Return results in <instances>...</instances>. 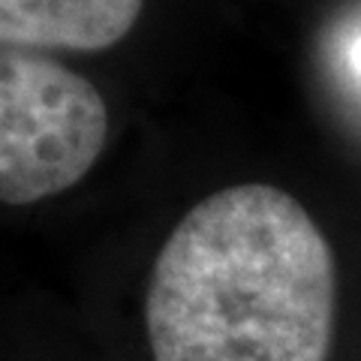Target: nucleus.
<instances>
[{
    "mask_svg": "<svg viewBox=\"0 0 361 361\" xmlns=\"http://www.w3.org/2000/svg\"><path fill=\"white\" fill-rule=\"evenodd\" d=\"M334 253L307 208L271 184H235L187 214L151 268L154 361H325Z\"/></svg>",
    "mask_w": 361,
    "mask_h": 361,
    "instance_id": "obj_1",
    "label": "nucleus"
},
{
    "mask_svg": "<svg viewBox=\"0 0 361 361\" xmlns=\"http://www.w3.org/2000/svg\"><path fill=\"white\" fill-rule=\"evenodd\" d=\"M349 63H353V70L361 75V37L353 42V49H349Z\"/></svg>",
    "mask_w": 361,
    "mask_h": 361,
    "instance_id": "obj_4",
    "label": "nucleus"
},
{
    "mask_svg": "<svg viewBox=\"0 0 361 361\" xmlns=\"http://www.w3.org/2000/svg\"><path fill=\"white\" fill-rule=\"evenodd\" d=\"M145 0H0V45L106 51L135 27Z\"/></svg>",
    "mask_w": 361,
    "mask_h": 361,
    "instance_id": "obj_3",
    "label": "nucleus"
},
{
    "mask_svg": "<svg viewBox=\"0 0 361 361\" xmlns=\"http://www.w3.org/2000/svg\"><path fill=\"white\" fill-rule=\"evenodd\" d=\"M109 142L103 94L45 51L0 45V205L75 187Z\"/></svg>",
    "mask_w": 361,
    "mask_h": 361,
    "instance_id": "obj_2",
    "label": "nucleus"
}]
</instances>
